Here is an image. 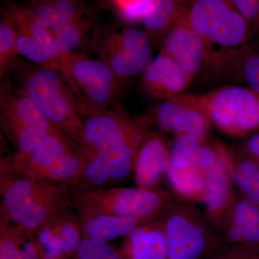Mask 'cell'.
<instances>
[{
  "label": "cell",
  "instance_id": "6da1fadb",
  "mask_svg": "<svg viewBox=\"0 0 259 259\" xmlns=\"http://www.w3.org/2000/svg\"><path fill=\"white\" fill-rule=\"evenodd\" d=\"M81 117L87 146L96 151L110 180H125L134 171L139 146L153 131L152 117L130 115L117 103Z\"/></svg>",
  "mask_w": 259,
  "mask_h": 259
},
{
  "label": "cell",
  "instance_id": "7a4b0ae2",
  "mask_svg": "<svg viewBox=\"0 0 259 259\" xmlns=\"http://www.w3.org/2000/svg\"><path fill=\"white\" fill-rule=\"evenodd\" d=\"M1 222L35 231L72 206V187L67 184L19 174L12 163H1Z\"/></svg>",
  "mask_w": 259,
  "mask_h": 259
},
{
  "label": "cell",
  "instance_id": "3957f363",
  "mask_svg": "<svg viewBox=\"0 0 259 259\" xmlns=\"http://www.w3.org/2000/svg\"><path fill=\"white\" fill-rule=\"evenodd\" d=\"M10 71L15 84L56 128L81 146H88L77 102L60 71L19 60Z\"/></svg>",
  "mask_w": 259,
  "mask_h": 259
},
{
  "label": "cell",
  "instance_id": "277c9868",
  "mask_svg": "<svg viewBox=\"0 0 259 259\" xmlns=\"http://www.w3.org/2000/svg\"><path fill=\"white\" fill-rule=\"evenodd\" d=\"M171 100L202 112L227 136L246 137L259 131V93L248 87L233 85L201 95L182 93Z\"/></svg>",
  "mask_w": 259,
  "mask_h": 259
},
{
  "label": "cell",
  "instance_id": "5b68a950",
  "mask_svg": "<svg viewBox=\"0 0 259 259\" xmlns=\"http://www.w3.org/2000/svg\"><path fill=\"white\" fill-rule=\"evenodd\" d=\"M1 80L0 125L14 146L12 165L17 169L40 141L59 130L16 84Z\"/></svg>",
  "mask_w": 259,
  "mask_h": 259
},
{
  "label": "cell",
  "instance_id": "8992f818",
  "mask_svg": "<svg viewBox=\"0 0 259 259\" xmlns=\"http://www.w3.org/2000/svg\"><path fill=\"white\" fill-rule=\"evenodd\" d=\"M161 219L168 259H209L228 245L194 204L179 199Z\"/></svg>",
  "mask_w": 259,
  "mask_h": 259
},
{
  "label": "cell",
  "instance_id": "52a82bcc",
  "mask_svg": "<svg viewBox=\"0 0 259 259\" xmlns=\"http://www.w3.org/2000/svg\"><path fill=\"white\" fill-rule=\"evenodd\" d=\"M179 199L171 192L140 187L101 188L75 197L79 215L103 214L150 221L161 218Z\"/></svg>",
  "mask_w": 259,
  "mask_h": 259
},
{
  "label": "cell",
  "instance_id": "ba28073f",
  "mask_svg": "<svg viewBox=\"0 0 259 259\" xmlns=\"http://www.w3.org/2000/svg\"><path fill=\"white\" fill-rule=\"evenodd\" d=\"M187 18L211 56L236 49L252 37L251 28L230 0H189Z\"/></svg>",
  "mask_w": 259,
  "mask_h": 259
},
{
  "label": "cell",
  "instance_id": "9c48e42d",
  "mask_svg": "<svg viewBox=\"0 0 259 259\" xmlns=\"http://www.w3.org/2000/svg\"><path fill=\"white\" fill-rule=\"evenodd\" d=\"M60 71L76 98L81 115L117 103L127 82L105 63L90 59L87 54L70 56Z\"/></svg>",
  "mask_w": 259,
  "mask_h": 259
},
{
  "label": "cell",
  "instance_id": "30bf717a",
  "mask_svg": "<svg viewBox=\"0 0 259 259\" xmlns=\"http://www.w3.org/2000/svg\"><path fill=\"white\" fill-rule=\"evenodd\" d=\"M90 49L97 59L126 81L142 74L153 59L148 34L131 27L97 26Z\"/></svg>",
  "mask_w": 259,
  "mask_h": 259
},
{
  "label": "cell",
  "instance_id": "8fae6325",
  "mask_svg": "<svg viewBox=\"0 0 259 259\" xmlns=\"http://www.w3.org/2000/svg\"><path fill=\"white\" fill-rule=\"evenodd\" d=\"M9 6L18 29L19 56L41 67L61 71L71 55H66L59 50L50 32L37 23L26 7L15 4Z\"/></svg>",
  "mask_w": 259,
  "mask_h": 259
},
{
  "label": "cell",
  "instance_id": "7c38bea8",
  "mask_svg": "<svg viewBox=\"0 0 259 259\" xmlns=\"http://www.w3.org/2000/svg\"><path fill=\"white\" fill-rule=\"evenodd\" d=\"M204 71L218 79L244 83L259 93V35L240 47L213 56Z\"/></svg>",
  "mask_w": 259,
  "mask_h": 259
},
{
  "label": "cell",
  "instance_id": "4fadbf2b",
  "mask_svg": "<svg viewBox=\"0 0 259 259\" xmlns=\"http://www.w3.org/2000/svg\"><path fill=\"white\" fill-rule=\"evenodd\" d=\"M40 259H62L74 255L82 236L79 218L70 208L34 231Z\"/></svg>",
  "mask_w": 259,
  "mask_h": 259
},
{
  "label": "cell",
  "instance_id": "5bb4252c",
  "mask_svg": "<svg viewBox=\"0 0 259 259\" xmlns=\"http://www.w3.org/2000/svg\"><path fill=\"white\" fill-rule=\"evenodd\" d=\"M161 46L160 52L171 58L194 77L205 66V44L191 26L187 10L167 32Z\"/></svg>",
  "mask_w": 259,
  "mask_h": 259
},
{
  "label": "cell",
  "instance_id": "9a60e30c",
  "mask_svg": "<svg viewBox=\"0 0 259 259\" xmlns=\"http://www.w3.org/2000/svg\"><path fill=\"white\" fill-rule=\"evenodd\" d=\"M171 142L159 131H151L139 146L134 165L137 187L148 190H159L166 178L171 157Z\"/></svg>",
  "mask_w": 259,
  "mask_h": 259
},
{
  "label": "cell",
  "instance_id": "2e32d148",
  "mask_svg": "<svg viewBox=\"0 0 259 259\" xmlns=\"http://www.w3.org/2000/svg\"><path fill=\"white\" fill-rule=\"evenodd\" d=\"M194 78L173 59L160 52L141 74V88L146 96L163 101L184 93Z\"/></svg>",
  "mask_w": 259,
  "mask_h": 259
},
{
  "label": "cell",
  "instance_id": "e0dca14e",
  "mask_svg": "<svg viewBox=\"0 0 259 259\" xmlns=\"http://www.w3.org/2000/svg\"><path fill=\"white\" fill-rule=\"evenodd\" d=\"M148 115L162 131L174 136L190 134L209 139L212 125L207 117L194 107L176 100L171 99L158 102Z\"/></svg>",
  "mask_w": 259,
  "mask_h": 259
},
{
  "label": "cell",
  "instance_id": "ac0fdd59",
  "mask_svg": "<svg viewBox=\"0 0 259 259\" xmlns=\"http://www.w3.org/2000/svg\"><path fill=\"white\" fill-rule=\"evenodd\" d=\"M221 236L228 245H244L259 251V206L238 190L223 223Z\"/></svg>",
  "mask_w": 259,
  "mask_h": 259
},
{
  "label": "cell",
  "instance_id": "d6986e66",
  "mask_svg": "<svg viewBox=\"0 0 259 259\" xmlns=\"http://www.w3.org/2000/svg\"><path fill=\"white\" fill-rule=\"evenodd\" d=\"M204 178L205 192L202 203L204 213L212 228L221 235L237 190L222 158L217 166L204 175Z\"/></svg>",
  "mask_w": 259,
  "mask_h": 259
},
{
  "label": "cell",
  "instance_id": "ffe728a7",
  "mask_svg": "<svg viewBox=\"0 0 259 259\" xmlns=\"http://www.w3.org/2000/svg\"><path fill=\"white\" fill-rule=\"evenodd\" d=\"M26 8L50 34L74 22L96 17L82 0H30Z\"/></svg>",
  "mask_w": 259,
  "mask_h": 259
},
{
  "label": "cell",
  "instance_id": "44dd1931",
  "mask_svg": "<svg viewBox=\"0 0 259 259\" xmlns=\"http://www.w3.org/2000/svg\"><path fill=\"white\" fill-rule=\"evenodd\" d=\"M126 259H168V243L161 218L135 228L126 236Z\"/></svg>",
  "mask_w": 259,
  "mask_h": 259
},
{
  "label": "cell",
  "instance_id": "7402d4cb",
  "mask_svg": "<svg viewBox=\"0 0 259 259\" xmlns=\"http://www.w3.org/2000/svg\"><path fill=\"white\" fill-rule=\"evenodd\" d=\"M223 162L238 192L259 206V166L238 147L217 141Z\"/></svg>",
  "mask_w": 259,
  "mask_h": 259
},
{
  "label": "cell",
  "instance_id": "603a6c76",
  "mask_svg": "<svg viewBox=\"0 0 259 259\" xmlns=\"http://www.w3.org/2000/svg\"><path fill=\"white\" fill-rule=\"evenodd\" d=\"M79 146L67 135L56 131L40 141L21 166L14 170L25 176L38 178L44 170L60 161Z\"/></svg>",
  "mask_w": 259,
  "mask_h": 259
},
{
  "label": "cell",
  "instance_id": "cb8c5ba5",
  "mask_svg": "<svg viewBox=\"0 0 259 259\" xmlns=\"http://www.w3.org/2000/svg\"><path fill=\"white\" fill-rule=\"evenodd\" d=\"M142 22L151 42L160 44L168 30L185 13L189 0H145Z\"/></svg>",
  "mask_w": 259,
  "mask_h": 259
},
{
  "label": "cell",
  "instance_id": "d4e9b609",
  "mask_svg": "<svg viewBox=\"0 0 259 259\" xmlns=\"http://www.w3.org/2000/svg\"><path fill=\"white\" fill-rule=\"evenodd\" d=\"M83 238L109 242L127 236L135 228L148 221L110 214L79 215Z\"/></svg>",
  "mask_w": 259,
  "mask_h": 259
},
{
  "label": "cell",
  "instance_id": "484cf974",
  "mask_svg": "<svg viewBox=\"0 0 259 259\" xmlns=\"http://www.w3.org/2000/svg\"><path fill=\"white\" fill-rule=\"evenodd\" d=\"M0 259H40L34 231L1 222Z\"/></svg>",
  "mask_w": 259,
  "mask_h": 259
},
{
  "label": "cell",
  "instance_id": "4316f807",
  "mask_svg": "<svg viewBox=\"0 0 259 259\" xmlns=\"http://www.w3.org/2000/svg\"><path fill=\"white\" fill-rule=\"evenodd\" d=\"M166 180L175 197L189 203H202L205 192V178L195 166L168 168Z\"/></svg>",
  "mask_w": 259,
  "mask_h": 259
},
{
  "label": "cell",
  "instance_id": "83f0119b",
  "mask_svg": "<svg viewBox=\"0 0 259 259\" xmlns=\"http://www.w3.org/2000/svg\"><path fill=\"white\" fill-rule=\"evenodd\" d=\"M18 29L9 6L3 10L0 19V79H3L18 64Z\"/></svg>",
  "mask_w": 259,
  "mask_h": 259
},
{
  "label": "cell",
  "instance_id": "f1b7e54d",
  "mask_svg": "<svg viewBox=\"0 0 259 259\" xmlns=\"http://www.w3.org/2000/svg\"><path fill=\"white\" fill-rule=\"evenodd\" d=\"M206 140L190 134L175 136L171 142L168 168L178 169L195 166L196 154L201 145Z\"/></svg>",
  "mask_w": 259,
  "mask_h": 259
},
{
  "label": "cell",
  "instance_id": "f546056e",
  "mask_svg": "<svg viewBox=\"0 0 259 259\" xmlns=\"http://www.w3.org/2000/svg\"><path fill=\"white\" fill-rule=\"evenodd\" d=\"M74 259H122V256L107 242L82 238Z\"/></svg>",
  "mask_w": 259,
  "mask_h": 259
},
{
  "label": "cell",
  "instance_id": "4dcf8cb0",
  "mask_svg": "<svg viewBox=\"0 0 259 259\" xmlns=\"http://www.w3.org/2000/svg\"><path fill=\"white\" fill-rule=\"evenodd\" d=\"M221 160L217 141H211L208 139L202 143L197 151L194 165L204 176L217 166Z\"/></svg>",
  "mask_w": 259,
  "mask_h": 259
},
{
  "label": "cell",
  "instance_id": "1f68e13d",
  "mask_svg": "<svg viewBox=\"0 0 259 259\" xmlns=\"http://www.w3.org/2000/svg\"><path fill=\"white\" fill-rule=\"evenodd\" d=\"M237 11L249 24L252 37L259 34V0H230Z\"/></svg>",
  "mask_w": 259,
  "mask_h": 259
},
{
  "label": "cell",
  "instance_id": "d6a6232c",
  "mask_svg": "<svg viewBox=\"0 0 259 259\" xmlns=\"http://www.w3.org/2000/svg\"><path fill=\"white\" fill-rule=\"evenodd\" d=\"M209 259H259V251L241 245H227Z\"/></svg>",
  "mask_w": 259,
  "mask_h": 259
},
{
  "label": "cell",
  "instance_id": "836d02e7",
  "mask_svg": "<svg viewBox=\"0 0 259 259\" xmlns=\"http://www.w3.org/2000/svg\"><path fill=\"white\" fill-rule=\"evenodd\" d=\"M238 148L259 166V134L252 135Z\"/></svg>",
  "mask_w": 259,
  "mask_h": 259
},
{
  "label": "cell",
  "instance_id": "e575fe53",
  "mask_svg": "<svg viewBox=\"0 0 259 259\" xmlns=\"http://www.w3.org/2000/svg\"><path fill=\"white\" fill-rule=\"evenodd\" d=\"M102 6L109 7L110 5H114L113 0H96Z\"/></svg>",
  "mask_w": 259,
  "mask_h": 259
},
{
  "label": "cell",
  "instance_id": "d590c367",
  "mask_svg": "<svg viewBox=\"0 0 259 259\" xmlns=\"http://www.w3.org/2000/svg\"><path fill=\"white\" fill-rule=\"evenodd\" d=\"M258 35H259V34H258Z\"/></svg>",
  "mask_w": 259,
  "mask_h": 259
}]
</instances>
